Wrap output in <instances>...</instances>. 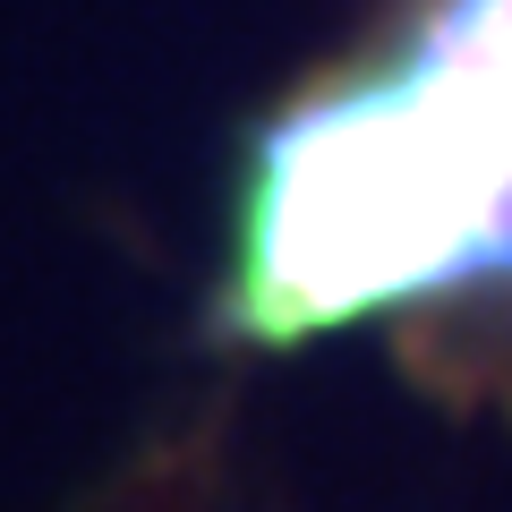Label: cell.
Instances as JSON below:
<instances>
[{"mask_svg":"<svg viewBox=\"0 0 512 512\" xmlns=\"http://www.w3.org/2000/svg\"><path fill=\"white\" fill-rule=\"evenodd\" d=\"M214 333H384L444 402H512V0H376L256 111Z\"/></svg>","mask_w":512,"mask_h":512,"instance_id":"obj_1","label":"cell"}]
</instances>
